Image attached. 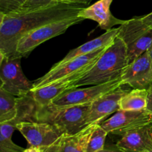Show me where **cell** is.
Listing matches in <instances>:
<instances>
[{
	"mask_svg": "<svg viewBox=\"0 0 152 152\" xmlns=\"http://www.w3.org/2000/svg\"><path fill=\"white\" fill-rule=\"evenodd\" d=\"M86 5L58 2L30 11L0 14V59L16 57L18 42L27 33L46 24L77 16Z\"/></svg>",
	"mask_w": 152,
	"mask_h": 152,
	"instance_id": "obj_1",
	"label": "cell"
},
{
	"mask_svg": "<svg viewBox=\"0 0 152 152\" xmlns=\"http://www.w3.org/2000/svg\"><path fill=\"white\" fill-rule=\"evenodd\" d=\"M127 48L119 37L106 48L94 65L74 85V88L103 84L120 78L129 65Z\"/></svg>",
	"mask_w": 152,
	"mask_h": 152,
	"instance_id": "obj_2",
	"label": "cell"
},
{
	"mask_svg": "<svg viewBox=\"0 0 152 152\" xmlns=\"http://www.w3.org/2000/svg\"><path fill=\"white\" fill-rule=\"evenodd\" d=\"M90 105L56 106L52 103L45 106L38 105L36 122L53 125L62 134H74L88 126L86 120Z\"/></svg>",
	"mask_w": 152,
	"mask_h": 152,
	"instance_id": "obj_3",
	"label": "cell"
},
{
	"mask_svg": "<svg viewBox=\"0 0 152 152\" xmlns=\"http://www.w3.org/2000/svg\"><path fill=\"white\" fill-rule=\"evenodd\" d=\"M84 19L78 15L42 25L27 33L19 40L16 57H26L37 46L44 42L64 34L70 27L80 23Z\"/></svg>",
	"mask_w": 152,
	"mask_h": 152,
	"instance_id": "obj_4",
	"label": "cell"
},
{
	"mask_svg": "<svg viewBox=\"0 0 152 152\" xmlns=\"http://www.w3.org/2000/svg\"><path fill=\"white\" fill-rule=\"evenodd\" d=\"M117 37L127 48L129 63L148 51L152 44V28L145 25L142 17L126 20L119 27Z\"/></svg>",
	"mask_w": 152,
	"mask_h": 152,
	"instance_id": "obj_5",
	"label": "cell"
},
{
	"mask_svg": "<svg viewBox=\"0 0 152 152\" xmlns=\"http://www.w3.org/2000/svg\"><path fill=\"white\" fill-rule=\"evenodd\" d=\"M121 77L117 80L103 83L94 85L89 88L70 89L55 98L51 103L56 106H71L91 104L102 95L115 90L123 86Z\"/></svg>",
	"mask_w": 152,
	"mask_h": 152,
	"instance_id": "obj_6",
	"label": "cell"
},
{
	"mask_svg": "<svg viewBox=\"0 0 152 152\" xmlns=\"http://www.w3.org/2000/svg\"><path fill=\"white\" fill-rule=\"evenodd\" d=\"M0 88L17 97L28 94L34 86L22 71L20 57L0 59Z\"/></svg>",
	"mask_w": 152,
	"mask_h": 152,
	"instance_id": "obj_7",
	"label": "cell"
},
{
	"mask_svg": "<svg viewBox=\"0 0 152 152\" xmlns=\"http://www.w3.org/2000/svg\"><path fill=\"white\" fill-rule=\"evenodd\" d=\"M152 123V113L148 110H119L114 115L101 123L108 134L123 136L127 132Z\"/></svg>",
	"mask_w": 152,
	"mask_h": 152,
	"instance_id": "obj_8",
	"label": "cell"
},
{
	"mask_svg": "<svg viewBox=\"0 0 152 152\" xmlns=\"http://www.w3.org/2000/svg\"><path fill=\"white\" fill-rule=\"evenodd\" d=\"M108 46L101 48L88 54L77 56L65 63L61 64V65L55 64L47 74L34 82V86L31 90L38 88L42 86L49 84L58 79L62 78L65 76L74 74L84 68H88L91 65H94L95 62L97 61V59Z\"/></svg>",
	"mask_w": 152,
	"mask_h": 152,
	"instance_id": "obj_9",
	"label": "cell"
},
{
	"mask_svg": "<svg viewBox=\"0 0 152 152\" xmlns=\"http://www.w3.org/2000/svg\"><path fill=\"white\" fill-rule=\"evenodd\" d=\"M30 146L45 148L54 142L62 134L51 124L40 122H21L16 125Z\"/></svg>",
	"mask_w": 152,
	"mask_h": 152,
	"instance_id": "obj_10",
	"label": "cell"
},
{
	"mask_svg": "<svg viewBox=\"0 0 152 152\" xmlns=\"http://www.w3.org/2000/svg\"><path fill=\"white\" fill-rule=\"evenodd\" d=\"M123 85L133 88L149 89L152 86V60L148 51L129 64L121 76Z\"/></svg>",
	"mask_w": 152,
	"mask_h": 152,
	"instance_id": "obj_11",
	"label": "cell"
},
{
	"mask_svg": "<svg viewBox=\"0 0 152 152\" xmlns=\"http://www.w3.org/2000/svg\"><path fill=\"white\" fill-rule=\"evenodd\" d=\"M94 65L79 71L74 74H68L60 79L55 80L49 84L31 90L34 100L39 106H45L51 103L52 101L61 94L74 88V85L78 80L90 71Z\"/></svg>",
	"mask_w": 152,
	"mask_h": 152,
	"instance_id": "obj_12",
	"label": "cell"
},
{
	"mask_svg": "<svg viewBox=\"0 0 152 152\" xmlns=\"http://www.w3.org/2000/svg\"><path fill=\"white\" fill-rule=\"evenodd\" d=\"M129 90L123 89L121 86L94 101L89 108L87 124H101L105 117L119 111L120 99Z\"/></svg>",
	"mask_w": 152,
	"mask_h": 152,
	"instance_id": "obj_13",
	"label": "cell"
},
{
	"mask_svg": "<svg viewBox=\"0 0 152 152\" xmlns=\"http://www.w3.org/2000/svg\"><path fill=\"white\" fill-rule=\"evenodd\" d=\"M97 124H91L74 134H62L50 145L41 148L42 152H86L88 144Z\"/></svg>",
	"mask_w": 152,
	"mask_h": 152,
	"instance_id": "obj_14",
	"label": "cell"
},
{
	"mask_svg": "<svg viewBox=\"0 0 152 152\" xmlns=\"http://www.w3.org/2000/svg\"><path fill=\"white\" fill-rule=\"evenodd\" d=\"M116 146L124 152L152 151V123L125 134Z\"/></svg>",
	"mask_w": 152,
	"mask_h": 152,
	"instance_id": "obj_15",
	"label": "cell"
},
{
	"mask_svg": "<svg viewBox=\"0 0 152 152\" xmlns=\"http://www.w3.org/2000/svg\"><path fill=\"white\" fill-rule=\"evenodd\" d=\"M113 0H99L92 5L83 8L78 16L84 19L97 22L102 29L108 31L117 25H123L126 21L117 19L111 13L110 7Z\"/></svg>",
	"mask_w": 152,
	"mask_h": 152,
	"instance_id": "obj_16",
	"label": "cell"
},
{
	"mask_svg": "<svg viewBox=\"0 0 152 152\" xmlns=\"http://www.w3.org/2000/svg\"><path fill=\"white\" fill-rule=\"evenodd\" d=\"M118 33L119 28H112V29L106 31L105 34H102L97 38L94 39L79 46L78 48H76L70 50L68 54L62 60L56 64V65H61V64L65 63V62H68L71 59L77 57V56L88 54V53H92V52L95 51V50H98L101 48L106 47L114 41V39L117 37Z\"/></svg>",
	"mask_w": 152,
	"mask_h": 152,
	"instance_id": "obj_17",
	"label": "cell"
},
{
	"mask_svg": "<svg viewBox=\"0 0 152 152\" xmlns=\"http://www.w3.org/2000/svg\"><path fill=\"white\" fill-rule=\"evenodd\" d=\"M148 89L133 88L123 95L120 102V110L142 111L147 108Z\"/></svg>",
	"mask_w": 152,
	"mask_h": 152,
	"instance_id": "obj_18",
	"label": "cell"
},
{
	"mask_svg": "<svg viewBox=\"0 0 152 152\" xmlns=\"http://www.w3.org/2000/svg\"><path fill=\"white\" fill-rule=\"evenodd\" d=\"M38 105L34 100L31 91L28 94L17 97V115L11 122L16 125L21 122H36Z\"/></svg>",
	"mask_w": 152,
	"mask_h": 152,
	"instance_id": "obj_19",
	"label": "cell"
},
{
	"mask_svg": "<svg viewBox=\"0 0 152 152\" xmlns=\"http://www.w3.org/2000/svg\"><path fill=\"white\" fill-rule=\"evenodd\" d=\"M17 115V96L0 88V123L10 122Z\"/></svg>",
	"mask_w": 152,
	"mask_h": 152,
	"instance_id": "obj_20",
	"label": "cell"
},
{
	"mask_svg": "<svg viewBox=\"0 0 152 152\" xmlns=\"http://www.w3.org/2000/svg\"><path fill=\"white\" fill-rule=\"evenodd\" d=\"M16 125L11 122L0 123V152H23L24 148L12 141V134Z\"/></svg>",
	"mask_w": 152,
	"mask_h": 152,
	"instance_id": "obj_21",
	"label": "cell"
},
{
	"mask_svg": "<svg viewBox=\"0 0 152 152\" xmlns=\"http://www.w3.org/2000/svg\"><path fill=\"white\" fill-rule=\"evenodd\" d=\"M108 134V133L102 127L101 124H97L89 140L86 152H96L103 149L105 138Z\"/></svg>",
	"mask_w": 152,
	"mask_h": 152,
	"instance_id": "obj_22",
	"label": "cell"
},
{
	"mask_svg": "<svg viewBox=\"0 0 152 152\" xmlns=\"http://www.w3.org/2000/svg\"><path fill=\"white\" fill-rule=\"evenodd\" d=\"M26 0H0V14H9L19 12Z\"/></svg>",
	"mask_w": 152,
	"mask_h": 152,
	"instance_id": "obj_23",
	"label": "cell"
},
{
	"mask_svg": "<svg viewBox=\"0 0 152 152\" xmlns=\"http://www.w3.org/2000/svg\"><path fill=\"white\" fill-rule=\"evenodd\" d=\"M58 2H59L58 0H26L25 4L19 12L37 10Z\"/></svg>",
	"mask_w": 152,
	"mask_h": 152,
	"instance_id": "obj_24",
	"label": "cell"
},
{
	"mask_svg": "<svg viewBox=\"0 0 152 152\" xmlns=\"http://www.w3.org/2000/svg\"><path fill=\"white\" fill-rule=\"evenodd\" d=\"M59 2L70 3V4H88L90 1L88 0H58Z\"/></svg>",
	"mask_w": 152,
	"mask_h": 152,
	"instance_id": "obj_25",
	"label": "cell"
},
{
	"mask_svg": "<svg viewBox=\"0 0 152 152\" xmlns=\"http://www.w3.org/2000/svg\"><path fill=\"white\" fill-rule=\"evenodd\" d=\"M142 19L145 25L152 28V12L148 13V15H145V16H142Z\"/></svg>",
	"mask_w": 152,
	"mask_h": 152,
	"instance_id": "obj_26",
	"label": "cell"
},
{
	"mask_svg": "<svg viewBox=\"0 0 152 152\" xmlns=\"http://www.w3.org/2000/svg\"><path fill=\"white\" fill-rule=\"evenodd\" d=\"M147 110L152 113V86L148 89V105H147Z\"/></svg>",
	"mask_w": 152,
	"mask_h": 152,
	"instance_id": "obj_27",
	"label": "cell"
},
{
	"mask_svg": "<svg viewBox=\"0 0 152 152\" xmlns=\"http://www.w3.org/2000/svg\"><path fill=\"white\" fill-rule=\"evenodd\" d=\"M96 152H124L123 150H121L120 148H119L118 147L116 146L114 148H105L100 150V151H98Z\"/></svg>",
	"mask_w": 152,
	"mask_h": 152,
	"instance_id": "obj_28",
	"label": "cell"
},
{
	"mask_svg": "<svg viewBox=\"0 0 152 152\" xmlns=\"http://www.w3.org/2000/svg\"><path fill=\"white\" fill-rule=\"evenodd\" d=\"M23 152H42V150L41 149V148H39V147L30 146L29 148L24 150Z\"/></svg>",
	"mask_w": 152,
	"mask_h": 152,
	"instance_id": "obj_29",
	"label": "cell"
},
{
	"mask_svg": "<svg viewBox=\"0 0 152 152\" xmlns=\"http://www.w3.org/2000/svg\"><path fill=\"white\" fill-rule=\"evenodd\" d=\"M148 53H149V56H150V57H151V59L152 60V44H151V47H150V48L148 49Z\"/></svg>",
	"mask_w": 152,
	"mask_h": 152,
	"instance_id": "obj_30",
	"label": "cell"
},
{
	"mask_svg": "<svg viewBox=\"0 0 152 152\" xmlns=\"http://www.w3.org/2000/svg\"><path fill=\"white\" fill-rule=\"evenodd\" d=\"M147 152H152V151H147Z\"/></svg>",
	"mask_w": 152,
	"mask_h": 152,
	"instance_id": "obj_31",
	"label": "cell"
},
{
	"mask_svg": "<svg viewBox=\"0 0 152 152\" xmlns=\"http://www.w3.org/2000/svg\"><path fill=\"white\" fill-rule=\"evenodd\" d=\"M88 1H91V0H88Z\"/></svg>",
	"mask_w": 152,
	"mask_h": 152,
	"instance_id": "obj_32",
	"label": "cell"
}]
</instances>
